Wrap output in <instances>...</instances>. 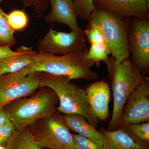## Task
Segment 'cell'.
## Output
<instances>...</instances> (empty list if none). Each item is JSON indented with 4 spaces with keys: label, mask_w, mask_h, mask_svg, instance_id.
I'll list each match as a JSON object with an SVG mask.
<instances>
[{
    "label": "cell",
    "mask_w": 149,
    "mask_h": 149,
    "mask_svg": "<svg viewBox=\"0 0 149 149\" xmlns=\"http://www.w3.org/2000/svg\"><path fill=\"white\" fill-rule=\"evenodd\" d=\"M99 131L103 137V149H149V146L136 140L123 128L108 130L102 127Z\"/></svg>",
    "instance_id": "obj_14"
},
{
    "label": "cell",
    "mask_w": 149,
    "mask_h": 149,
    "mask_svg": "<svg viewBox=\"0 0 149 149\" xmlns=\"http://www.w3.org/2000/svg\"><path fill=\"white\" fill-rule=\"evenodd\" d=\"M83 31L85 37L90 44L95 43L107 44L100 29L95 24L92 22H89L87 28Z\"/></svg>",
    "instance_id": "obj_23"
},
{
    "label": "cell",
    "mask_w": 149,
    "mask_h": 149,
    "mask_svg": "<svg viewBox=\"0 0 149 149\" xmlns=\"http://www.w3.org/2000/svg\"><path fill=\"white\" fill-rule=\"evenodd\" d=\"M94 4L118 16L149 19V0H94Z\"/></svg>",
    "instance_id": "obj_11"
},
{
    "label": "cell",
    "mask_w": 149,
    "mask_h": 149,
    "mask_svg": "<svg viewBox=\"0 0 149 149\" xmlns=\"http://www.w3.org/2000/svg\"><path fill=\"white\" fill-rule=\"evenodd\" d=\"M2 1H3V0H0V3H1V2Z\"/></svg>",
    "instance_id": "obj_30"
},
{
    "label": "cell",
    "mask_w": 149,
    "mask_h": 149,
    "mask_svg": "<svg viewBox=\"0 0 149 149\" xmlns=\"http://www.w3.org/2000/svg\"><path fill=\"white\" fill-rule=\"evenodd\" d=\"M86 54L76 53L56 56L37 53L33 62L28 66L34 72L65 76L70 80H96L98 75L91 68L95 63L87 58Z\"/></svg>",
    "instance_id": "obj_4"
},
{
    "label": "cell",
    "mask_w": 149,
    "mask_h": 149,
    "mask_svg": "<svg viewBox=\"0 0 149 149\" xmlns=\"http://www.w3.org/2000/svg\"><path fill=\"white\" fill-rule=\"evenodd\" d=\"M88 21L95 24L102 31L112 57L117 59H129L130 17L118 16L104 10L96 8Z\"/></svg>",
    "instance_id": "obj_5"
},
{
    "label": "cell",
    "mask_w": 149,
    "mask_h": 149,
    "mask_svg": "<svg viewBox=\"0 0 149 149\" xmlns=\"http://www.w3.org/2000/svg\"><path fill=\"white\" fill-rule=\"evenodd\" d=\"M42 72L27 66L18 72L0 76V107L32 95L40 88Z\"/></svg>",
    "instance_id": "obj_7"
},
{
    "label": "cell",
    "mask_w": 149,
    "mask_h": 149,
    "mask_svg": "<svg viewBox=\"0 0 149 149\" xmlns=\"http://www.w3.org/2000/svg\"><path fill=\"white\" fill-rule=\"evenodd\" d=\"M22 2L25 6H33L37 13L41 14L47 9L49 6V0H16Z\"/></svg>",
    "instance_id": "obj_26"
},
{
    "label": "cell",
    "mask_w": 149,
    "mask_h": 149,
    "mask_svg": "<svg viewBox=\"0 0 149 149\" xmlns=\"http://www.w3.org/2000/svg\"><path fill=\"white\" fill-rule=\"evenodd\" d=\"M94 0H73L74 8L77 15L84 20L89 21L96 9Z\"/></svg>",
    "instance_id": "obj_22"
},
{
    "label": "cell",
    "mask_w": 149,
    "mask_h": 149,
    "mask_svg": "<svg viewBox=\"0 0 149 149\" xmlns=\"http://www.w3.org/2000/svg\"><path fill=\"white\" fill-rule=\"evenodd\" d=\"M7 113L4 107H0V126L9 121Z\"/></svg>",
    "instance_id": "obj_28"
},
{
    "label": "cell",
    "mask_w": 149,
    "mask_h": 149,
    "mask_svg": "<svg viewBox=\"0 0 149 149\" xmlns=\"http://www.w3.org/2000/svg\"><path fill=\"white\" fill-rule=\"evenodd\" d=\"M16 52V51H12L8 47H0V63L15 54Z\"/></svg>",
    "instance_id": "obj_27"
},
{
    "label": "cell",
    "mask_w": 149,
    "mask_h": 149,
    "mask_svg": "<svg viewBox=\"0 0 149 149\" xmlns=\"http://www.w3.org/2000/svg\"><path fill=\"white\" fill-rule=\"evenodd\" d=\"M72 136L77 149H103L102 146L85 136L77 134H72Z\"/></svg>",
    "instance_id": "obj_24"
},
{
    "label": "cell",
    "mask_w": 149,
    "mask_h": 149,
    "mask_svg": "<svg viewBox=\"0 0 149 149\" xmlns=\"http://www.w3.org/2000/svg\"><path fill=\"white\" fill-rule=\"evenodd\" d=\"M50 12L45 15V20L49 23H57L67 25L71 30H81L78 24V17L73 0H49Z\"/></svg>",
    "instance_id": "obj_13"
},
{
    "label": "cell",
    "mask_w": 149,
    "mask_h": 149,
    "mask_svg": "<svg viewBox=\"0 0 149 149\" xmlns=\"http://www.w3.org/2000/svg\"><path fill=\"white\" fill-rule=\"evenodd\" d=\"M90 106L99 120H105L109 114L110 90L105 81H97L87 86L85 90Z\"/></svg>",
    "instance_id": "obj_12"
},
{
    "label": "cell",
    "mask_w": 149,
    "mask_h": 149,
    "mask_svg": "<svg viewBox=\"0 0 149 149\" xmlns=\"http://www.w3.org/2000/svg\"><path fill=\"white\" fill-rule=\"evenodd\" d=\"M65 76L42 72L40 88H51L58 96L59 105L57 111L64 114H78L97 128L100 120L90 106L85 90L70 83Z\"/></svg>",
    "instance_id": "obj_2"
},
{
    "label": "cell",
    "mask_w": 149,
    "mask_h": 149,
    "mask_svg": "<svg viewBox=\"0 0 149 149\" xmlns=\"http://www.w3.org/2000/svg\"><path fill=\"white\" fill-rule=\"evenodd\" d=\"M110 54V49L107 44L95 43L91 44L90 49L86 54V57L99 65L101 61L104 62L109 58Z\"/></svg>",
    "instance_id": "obj_20"
},
{
    "label": "cell",
    "mask_w": 149,
    "mask_h": 149,
    "mask_svg": "<svg viewBox=\"0 0 149 149\" xmlns=\"http://www.w3.org/2000/svg\"><path fill=\"white\" fill-rule=\"evenodd\" d=\"M14 31L9 23L7 14L0 8V47H10L15 45Z\"/></svg>",
    "instance_id": "obj_18"
},
{
    "label": "cell",
    "mask_w": 149,
    "mask_h": 149,
    "mask_svg": "<svg viewBox=\"0 0 149 149\" xmlns=\"http://www.w3.org/2000/svg\"><path fill=\"white\" fill-rule=\"evenodd\" d=\"M62 116L70 130L85 136L102 146L104 139L102 133L83 116L78 114H64Z\"/></svg>",
    "instance_id": "obj_16"
},
{
    "label": "cell",
    "mask_w": 149,
    "mask_h": 149,
    "mask_svg": "<svg viewBox=\"0 0 149 149\" xmlns=\"http://www.w3.org/2000/svg\"><path fill=\"white\" fill-rule=\"evenodd\" d=\"M16 128L10 120L0 126V145L6 146Z\"/></svg>",
    "instance_id": "obj_25"
},
{
    "label": "cell",
    "mask_w": 149,
    "mask_h": 149,
    "mask_svg": "<svg viewBox=\"0 0 149 149\" xmlns=\"http://www.w3.org/2000/svg\"><path fill=\"white\" fill-rule=\"evenodd\" d=\"M111 82L113 96V109L107 130L119 128L123 107L131 93L142 82V76L137 67L129 59H117L111 57L104 61Z\"/></svg>",
    "instance_id": "obj_1"
},
{
    "label": "cell",
    "mask_w": 149,
    "mask_h": 149,
    "mask_svg": "<svg viewBox=\"0 0 149 149\" xmlns=\"http://www.w3.org/2000/svg\"><path fill=\"white\" fill-rule=\"evenodd\" d=\"M5 146L7 149H45L35 142L29 127L15 129Z\"/></svg>",
    "instance_id": "obj_17"
},
{
    "label": "cell",
    "mask_w": 149,
    "mask_h": 149,
    "mask_svg": "<svg viewBox=\"0 0 149 149\" xmlns=\"http://www.w3.org/2000/svg\"><path fill=\"white\" fill-rule=\"evenodd\" d=\"M7 17L14 31L23 30L28 25L29 19L23 10H14L7 14Z\"/></svg>",
    "instance_id": "obj_21"
},
{
    "label": "cell",
    "mask_w": 149,
    "mask_h": 149,
    "mask_svg": "<svg viewBox=\"0 0 149 149\" xmlns=\"http://www.w3.org/2000/svg\"><path fill=\"white\" fill-rule=\"evenodd\" d=\"M121 128L142 144L149 146V122L128 124Z\"/></svg>",
    "instance_id": "obj_19"
},
{
    "label": "cell",
    "mask_w": 149,
    "mask_h": 149,
    "mask_svg": "<svg viewBox=\"0 0 149 149\" xmlns=\"http://www.w3.org/2000/svg\"><path fill=\"white\" fill-rule=\"evenodd\" d=\"M37 145L47 149H77L62 116L56 111L29 126Z\"/></svg>",
    "instance_id": "obj_6"
},
{
    "label": "cell",
    "mask_w": 149,
    "mask_h": 149,
    "mask_svg": "<svg viewBox=\"0 0 149 149\" xmlns=\"http://www.w3.org/2000/svg\"><path fill=\"white\" fill-rule=\"evenodd\" d=\"M52 25L45 36L38 41L40 54L64 55L76 53L86 54L88 49L83 29L70 32H58Z\"/></svg>",
    "instance_id": "obj_8"
},
{
    "label": "cell",
    "mask_w": 149,
    "mask_h": 149,
    "mask_svg": "<svg viewBox=\"0 0 149 149\" xmlns=\"http://www.w3.org/2000/svg\"><path fill=\"white\" fill-rule=\"evenodd\" d=\"M0 149H7L5 146H1L0 145Z\"/></svg>",
    "instance_id": "obj_29"
},
{
    "label": "cell",
    "mask_w": 149,
    "mask_h": 149,
    "mask_svg": "<svg viewBox=\"0 0 149 149\" xmlns=\"http://www.w3.org/2000/svg\"><path fill=\"white\" fill-rule=\"evenodd\" d=\"M40 88L32 97L19 99L4 107L16 129L29 127L57 111L59 100L56 93L51 88Z\"/></svg>",
    "instance_id": "obj_3"
},
{
    "label": "cell",
    "mask_w": 149,
    "mask_h": 149,
    "mask_svg": "<svg viewBox=\"0 0 149 149\" xmlns=\"http://www.w3.org/2000/svg\"><path fill=\"white\" fill-rule=\"evenodd\" d=\"M147 122H149V77L144 76L123 107L119 128Z\"/></svg>",
    "instance_id": "obj_10"
},
{
    "label": "cell",
    "mask_w": 149,
    "mask_h": 149,
    "mask_svg": "<svg viewBox=\"0 0 149 149\" xmlns=\"http://www.w3.org/2000/svg\"><path fill=\"white\" fill-rule=\"evenodd\" d=\"M128 44L131 61L146 76L149 73V19L130 17Z\"/></svg>",
    "instance_id": "obj_9"
},
{
    "label": "cell",
    "mask_w": 149,
    "mask_h": 149,
    "mask_svg": "<svg viewBox=\"0 0 149 149\" xmlns=\"http://www.w3.org/2000/svg\"><path fill=\"white\" fill-rule=\"evenodd\" d=\"M16 53L0 63V76L18 72L28 66L34 60L37 54L32 47L21 45L16 49Z\"/></svg>",
    "instance_id": "obj_15"
}]
</instances>
